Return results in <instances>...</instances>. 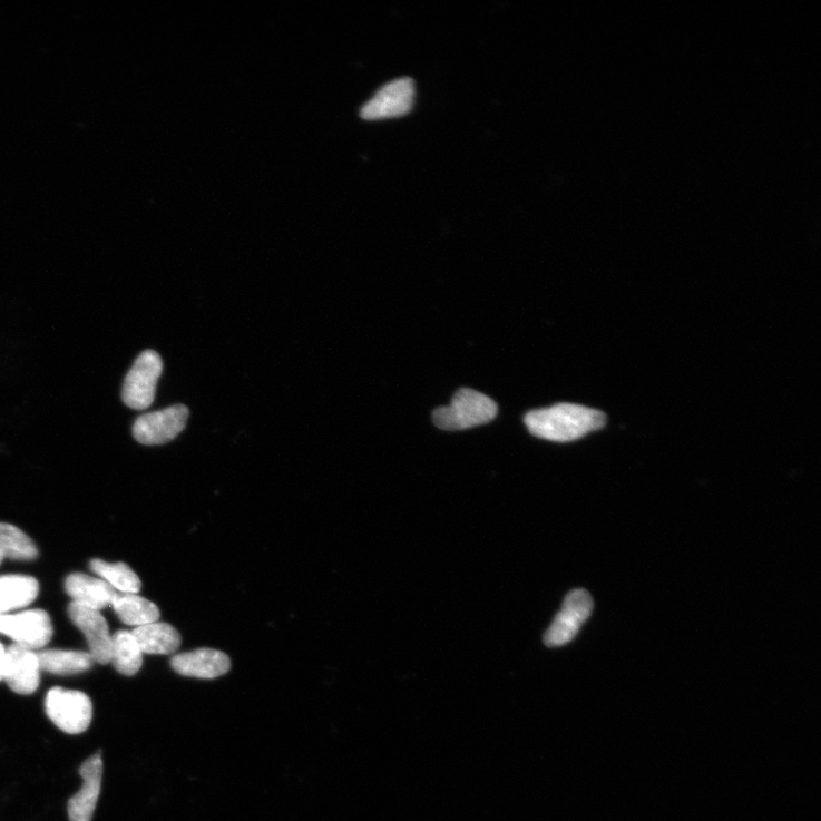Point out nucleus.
<instances>
[{
    "label": "nucleus",
    "instance_id": "nucleus-3",
    "mask_svg": "<svg viewBox=\"0 0 821 821\" xmlns=\"http://www.w3.org/2000/svg\"><path fill=\"white\" fill-rule=\"evenodd\" d=\"M45 707L48 717L67 734L79 735L90 726L92 704L81 692L56 687L48 692Z\"/></svg>",
    "mask_w": 821,
    "mask_h": 821
},
{
    "label": "nucleus",
    "instance_id": "nucleus-11",
    "mask_svg": "<svg viewBox=\"0 0 821 821\" xmlns=\"http://www.w3.org/2000/svg\"><path fill=\"white\" fill-rule=\"evenodd\" d=\"M170 665L183 677L216 680L231 669L229 657L216 649L201 648L175 655Z\"/></svg>",
    "mask_w": 821,
    "mask_h": 821
},
{
    "label": "nucleus",
    "instance_id": "nucleus-13",
    "mask_svg": "<svg viewBox=\"0 0 821 821\" xmlns=\"http://www.w3.org/2000/svg\"><path fill=\"white\" fill-rule=\"evenodd\" d=\"M66 590L72 603L95 610L111 606L117 595L104 579L81 573H74L67 577Z\"/></svg>",
    "mask_w": 821,
    "mask_h": 821
},
{
    "label": "nucleus",
    "instance_id": "nucleus-16",
    "mask_svg": "<svg viewBox=\"0 0 821 821\" xmlns=\"http://www.w3.org/2000/svg\"><path fill=\"white\" fill-rule=\"evenodd\" d=\"M111 606L127 625L143 626L158 622L160 610L153 602L135 594H117Z\"/></svg>",
    "mask_w": 821,
    "mask_h": 821
},
{
    "label": "nucleus",
    "instance_id": "nucleus-7",
    "mask_svg": "<svg viewBox=\"0 0 821 821\" xmlns=\"http://www.w3.org/2000/svg\"><path fill=\"white\" fill-rule=\"evenodd\" d=\"M593 608L594 602L588 592L577 589L568 594L544 637L545 644L548 647H561L571 642L590 617Z\"/></svg>",
    "mask_w": 821,
    "mask_h": 821
},
{
    "label": "nucleus",
    "instance_id": "nucleus-22",
    "mask_svg": "<svg viewBox=\"0 0 821 821\" xmlns=\"http://www.w3.org/2000/svg\"><path fill=\"white\" fill-rule=\"evenodd\" d=\"M3 560H4V557L2 555H0V564H2Z\"/></svg>",
    "mask_w": 821,
    "mask_h": 821
},
{
    "label": "nucleus",
    "instance_id": "nucleus-8",
    "mask_svg": "<svg viewBox=\"0 0 821 821\" xmlns=\"http://www.w3.org/2000/svg\"><path fill=\"white\" fill-rule=\"evenodd\" d=\"M416 85L411 78H400L382 86L361 109L365 120L391 119L407 116L413 107Z\"/></svg>",
    "mask_w": 821,
    "mask_h": 821
},
{
    "label": "nucleus",
    "instance_id": "nucleus-15",
    "mask_svg": "<svg viewBox=\"0 0 821 821\" xmlns=\"http://www.w3.org/2000/svg\"><path fill=\"white\" fill-rule=\"evenodd\" d=\"M39 593L37 579L26 575L0 576V614L29 606Z\"/></svg>",
    "mask_w": 821,
    "mask_h": 821
},
{
    "label": "nucleus",
    "instance_id": "nucleus-1",
    "mask_svg": "<svg viewBox=\"0 0 821 821\" xmlns=\"http://www.w3.org/2000/svg\"><path fill=\"white\" fill-rule=\"evenodd\" d=\"M524 422L528 431L538 439L569 443L604 428L607 417L602 411L584 405L561 403L529 411Z\"/></svg>",
    "mask_w": 821,
    "mask_h": 821
},
{
    "label": "nucleus",
    "instance_id": "nucleus-21",
    "mask_svg": "<svg viewBox=\"0 0 821 821\" xmlns=\"http://www.w3.org/2000/svg\"><path fill=\"white\" fill-rule=\"evenodd\" d=\"M7 664V649L3 644H0V681H4V672Z\"/></svg>",
    "mask_w": 821,
    "mask_h": 821
},
{
    "label": "nucleus",
    "instance_id": "nucleus-17",
    "mask_svg": "<svg viewBox=\"0 0 821 821\" xmlns=\"http://www.w3.org/2000/svg\"><path fill=\"white\" fill-rule=\"evenodd\" d=\"M40 669L59 675L88 671L92 666L89 653L72 651H45L37 654Z\"/></svg>",
    "mask_w": 821,
    "mask_h": 821
},
{
    "label": "nucleus",
    "instance_id": "nucleus-6",
    "mask_svg": "<svg viewBox=\"0 0 821 821\" xmlns=\"http://www.w3.org/2000/svg\"><path fill=\"white\" fill-rule=\"evenodd\" d=\"M188 416V409L182 404L144 414L134 423V439L143 446L167 444L185 429Z\"/></svg>",
    "mask_w": 821,
    "mask_h": 821
},
{
    "label": "nucleus",
    "instance_id": "nucleus-9",
    "mask_svg": "<svg viewBox=\"0 0 821 821\" xmlns=\"http://www.w3.org/2000/svg\"><path fill=\"white\" fill-rule=\"evenodd\" d=\"M81 789L68 802L69 821H91L98 805L104 779L101 753L88 758L80 766Z\"/></svg>",
    "mask_w": 821,
    "mask_h": 821
},
{
    "label": "nucleus",
    "instance_id": "nucleus-18",
    "mask_svg": "<svg viewBox=\"0 0 821 821\" xmlns=\"http://www.w3.org/2000/svg\"><path fill=\"white\" fill-rule=\"evenodd\" d=\"M90 568L98 574L105 583L110 585L120 594H135L140 592L141 583L137 574L124 563H107L101 559H94Z\"/></svg>",
    "mask_w": 821,
    "mask_h": 821
},
{
    "label": "nucleus",
    "instance_id": "nucleus-19",
    "mask_svg": "<svg viewBox=\"0 0 821 821\" xmlns=\"http://www.w3.org/2000/svg\"><path fill=\"white\" fill-rule=\"evenodd\" d=\"M111 663L127 677L135 675L141 667L143 653L133 633L121 631L113 637Z\"/></svg>",
    "mask_w": 821,
    "mask_h": 821
},
{
    "label": "nucleus",
    "instance_id": "nucleus-5",
    "mask_svg": "<svg viewBox=\"0 0 821 821\" xmlns=\"http://www.w3.org/2000/svg\"><path fill=\"white\" fill-rule=\"evenodd\" d=\"M0 634L12 638L19 646L36 651L51 642L53 625L50 615L40 609L0 614Z\"/></svg>",
    "mask_w": 821,
    "mask_h": 821
},
{
    "label": "nucleus",
    "instance_id": "nucleus-12",
    "mask_svg": "<svg viewBox=\"0 0 821 821\" xmlns=\"http://www.w3.org/2000/svg\"><path fill=\"white\" fill-rule=\"evenodd\" d=\"M4 681L17 694H33L40 683V665L37 654L17 644L7 649Z\"/></svg>",
    "mask_w": 821,
    "mask_h": 821
},
{
    "label": "nucleus",
    "instance_id": "nucleus-4",
    "mask_svg": "<svg viewBox=\"0 0 821 821\" xmlns=\"http://www.w3.org/2000/svg\"><path fill=\"white\" fill-rule=\"evenodd\" d=\"M163 370L164 363L157 352H143L126 375L123 388L124 403L137 411L150 408L156 398L157 382Z\"/></svg>",
    "mask_w": 821,
    "mask_h": 821
},
{
    "label": "nucleus",
    "instance_id": "nucleus-2",
    "mask_svg": "<svg viewBox=\"0 0 821 821\" xmlns=\"http://www.w3.org/2000/svg\"><path fill=\"white\" fill-rule=\"evenodd\" d=\"M498 410L491 398L470 389H461L449 407L432 412V421L443 430H465L490 423L496 419Z\"/></svg>",
    "mask_w": 821,
    "mask_h": 821
},
{
    "label": "nucleus",
    "instance_id": "nucleus-10",
    "mask_svg": "<svg viewBox=\"0 0 821 821\" xmlns=\"http://www.w3.org/2000/svg\"><path fill=\"white\" fill-rule=\"evenodd\" d=\"M68 614L72 623L85 635L92 661L100 664L110 663L113 637L108 623L100 610L71 603Z\"/></svg>",
    "mask_w": 821,
    "mask_h": 821
},
{
    "label": "nucleus",
    "instance_id": "nucleus-14",
    "mask_svg": "<svg viewBox=\"0 0 821 821\" xmlns=\"http://www.w3.org/2000/svg\"><path fill=\"white\" fill-rule=\"evenodd\" d=\"M143 654L170 655L178 651L182 638L168 623L155 622L131 632Z\"/></svg>",
    "mask_w": 821,
    "mask_h": 821
},
{
    "label": "nucleus",
    "instance_id": "nucleus-20",
    "mask_svg": "<svg viewBox=\"0 0 821 821\" xmlns=\"http://www.w3.org/2000/svg\"><path fill=\"white\" fill-rule=\"evenodd\" d=\"M0 555L16 560H32L37 558L38 550L20 528L0 522Z\"/></svg>",
    "mask_w": 821,
    "mask_h": 821
}]
</instances>
